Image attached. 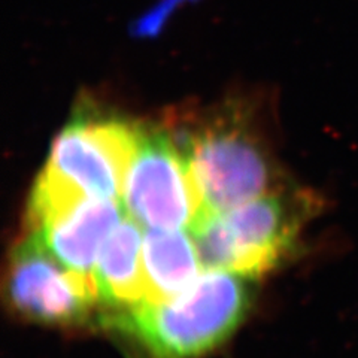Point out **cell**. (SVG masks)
Returning <instances> with one entry per match:
<instances>
[{
	"label": "cell",
	"mask_w": 358,
	"mask_h": 358,
	"mask_svg": "<svg viewBox=\"0 0 358 358\" xmlns=\"http://www.w3.org/2000/svg\"><path fill=\"white\" fill-rule=\"evenodd\" d=\"M245 278L210 268L172 299L112 312L105 321L155 358H196L226 341L243 318L250 305Z\"/></svg>",
	"instance_id": "cell-1"
},
{
	"label": "cell",
	"mask_w": 358,
	"mask_h": 358,
	"mask_svg": "<svg viewBox=\"0 0 358 358\" xmlns=\"http://www.w3.org/2000/svg\"><path fill=\"white\" fill-rule=\"evenodd\" d=\"M315 205L308 193H276L205 215L192 229L201 263L246 278L263 275L291 251Z\"/></svg>",
	"instance_id": "cell-2"
},
{
	"label": "cell",
	"mask_w": 358,
	"mask_h": 358,
	"mask_svg": "<svg viewBox=\"0 0 358 358\" xmlns=\"http://www.w3.org/2000/svg\"><path fill=\"white\" fill-rule=\"evenodd\" d=\"M182 147L206 215L267 194L275 179L271 157L250 122L236 112L212 118L188 134Z\"/></svg>",
	"instance_id": "cell-3"
},
{
	"label": "cell",
	"mask_w": 358,
	"mask_h": 358,
	"mask_svg": "<svg viewBox=\"0 0 358 358\" xmlns=\"http://www.w3.org/2000/svg\"><path fill=\"white\" fill-rule=\"evenodd\" d=\"M130 218L150 229H189L206 215L182 145L164 130L142 129L122 189Z\"/></svg>",
	"instance_id": "cell-4"
},
{
	"label": "cell",
	"mask_w": 358,
	"mask_h": 358,
	"mask_svg": "<svg viewBox=\"0 0 358 358\" xmlns=\"http://www.w3.org/2000/svg\"><path fill=\"white\" fill-rule=\"evenodd\" d=\"M142 127L115 118H78L54 141L45 171L90 197L120 200Z\"/></svg>",
	"instance_id": "cell-5"
},
{
	"label": "cell",
	"mask_w": 358,
	"mask_h": 358,
	"mask_svg": "<svg viewBox=\"0 0 358 358\" xmlns=\"http://www.w3.org/2000/svg\"><path fill=\"white\" fill-rule=\"evenodd\" d=\"M6 289L22 317L55 326L84 322L97 300L93 278L64 266L35 231L14 250Z\"/></svg>",
	"instance_id": "cell-6"
},
{
	"label": "cell",
	"mask_w": 358,
	"mask_h": 358,
	"mask_svg": "<svg viewBox=\"0 0 358 358\" xmlns=\"http://www.w3.org/2000/svg\"><path fill=\"white\" fill-rule=\"evenodd\" d=\"M121 220L118 200L84 197L31 231L39 234L64 266L93 278L97 255Z\"/></svg>",
	"instance_id": "cell-7"
},
{
	"label": "cell",
	"mask_w": 358,
	"mask_h": 358,
	"mask_svg": "<svg viewBox=\"0 0 358 358\" xmlns=\"http://www.w3.org/2000/svg\"><path fill=\"white\" fill-rule=\"evenodd\" d=\"M139 222L122 218L105 241L93 268L97 300L112 312L127 310L145 301Z\"/></svg>",
	"instance_id": "cell-8"
},
{
	"label": "cell",
	"mask_w": 358,
	"mask_h": 358,
	"mask_svg": "<svg viewBox=\"0 0 358 358\" xmlns=\"http://www.w3.org/2000/svg\"><path fill=\"white\" fill-rule=\"evenodd\" d=\"M201 264L194 238L182 229H150L142 242L143 303L182 293L197 279Z\"/></svg>",
	"instance_id": "cell-9"
}]
</instances>
